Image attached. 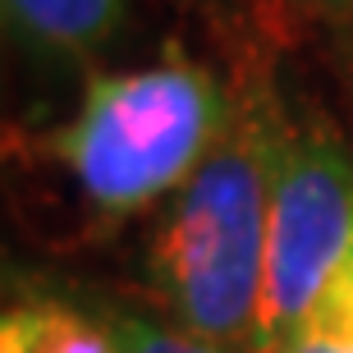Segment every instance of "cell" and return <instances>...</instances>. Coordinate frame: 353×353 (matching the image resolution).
<instances>
[{
  "label": "cell",
  "instance_id": "3",
  "mask_svg": "<svg viewBox=\"0 0 353 353\" xmlns=\"http://www.w3.org/2000/svg\"><path fill=\"white\" fill-rule=\"evenodd\" d=\"M353 252V147L321 105L280 97L271 165L262 353L285 340Z\"/></svg>",
  "mask_w": 353,
  "mask_h": 353
},
{
  "label": "cell",
  "instance_id": "8",
  "mask_svg": "<svg viewBox=\"0 0 353 353\" xmlns=\"http://www.w3.org/2000/svg\"><path fill=\"white\" fill-rule=\"evenodd\" d=\"M307 10H321V14H353V0H299Z\"/></svg>",
  "mask_w": 353,
  "mask_h": 353
},
{
  "label": "cell",
  "instance_id": "7",
  "mask_svg": "<svg viewBox=\"0 0 353 353\" xmlns=\"http://www.w3.org/2000/svg\"><path fill=\"white\" fill-rule=\"evenodd\" d=\"M271 353H353V252Z\"/></svg>",
  "mask_w": 353,
  "mask_h": 353
},
{
  "label": "cell",
  "instance_id": "2",
  "mask_svg": "<svg viewBox=\"0 0 353 353\" xmlns=\"http://www.w3.org/2000/svg\"><path fill=\"white\" fill-rule=\"evenodd\" d=\"M230 101L234 83L170 46L147 65L88 74L74 110L37 133L32 152L65 170L97 221H129L202 165Z\"/></svg>",
  "mask_w": 353,
  "mask_h": 353
},
{
  "label": "cell",
  "instance_id": "1",
  "mask_svg": "<svg viewBox=\"0 0 353 353\" xmlns=\"http://www.w3.org/2000/svg\"><path fill=\"white\" fill-rule=\"evenodd\" d=\"M275 115V83L234 79L225 129L165 197L143 257L152 307L225 353H262Z\"/></svg>",
  "mask_w": 353,
  "mask_h": 353
},
{
  "label": "cell",
  "instance_id": "4",
  "mask_svg": "<svg viewBox=\"0 0 353 353\" xmlns=\"http://www.w3.org/2000/svg\"><path fill=\"white\" fill-rule=\"evenodd\" d=\"M129 0H5L14 46L41 69H79L124 28Z\"/></svg>",
  "mask_w": 353,
  "mask_h": 353
},
{
  "label": "cell",
  "instance_id": "6",
  "mask_svg": "<svg viewBox=\"0 0 353 353\" xmlns=\"http://www.w3.org/2000/svg\"><path fill=\"white\" fill-rule=\"evenodd\" d=\"M46 285H51L55 294H65L74 307H83V312L97 321V330H101L105 344H110V353H225V349H216V344L179 330L174 321H165L157 307H152V312L129 307V303L110 299L105 289H92V285H83V280H46Z\"/></svg>",
  "mask_w": 353,
  "mask_h": 353
},
{
  "label": "cell",
  "instance_id": "5",
  "mask_svg": "<svg viewBox=\"0 0 353 353\" xmlns=\"http://www.w3.org/2000/svg\"><path fill=\"white\" fill-rule=\"evenodd\" d=\"M0 353H110V344L97 321L46 280H23V294H14L0 316Z\"/></svg>",
  "mask_w": 353,
  "mask_h": 353
}]
</instances>
